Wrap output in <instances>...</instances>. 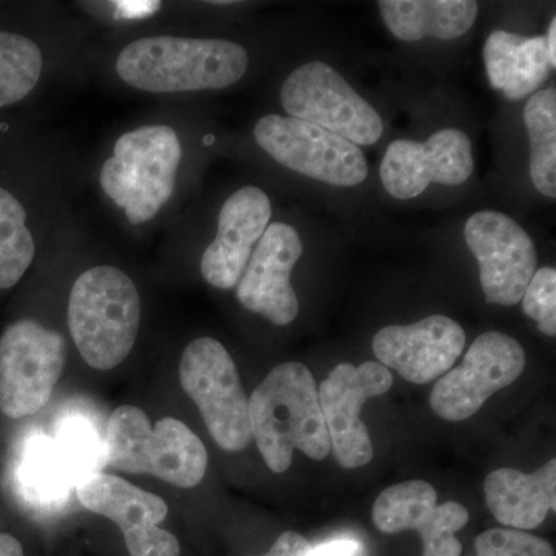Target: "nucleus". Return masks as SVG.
Here are the masks:
<instances>
[{"mask_svg":"<svg viewBox=\"0 0 556 556\" xmlns=\"http://www.w3.org/2000/svg\"><path fill=\"white\" fill-rule=\"evenodd\" d=\"M252 439L274 473H285L295 450L314 460L331 452L313 372L299 362L270 369L249 399Z\"/></svg>","mask_w":556,"mask_h":556,"instance_id":"obj_1","label":"nucleus"},{"mask_svg":"<svg viewBox=\"0 0 556 556\" xmlns=\"http://www.w3.org/2000/svg\"><path fill=\"white\" fill-rule=\"evenodd\" d=\"M248 65V51L230 40L153 36L121 51L116 72L134 89L181 93L226 89L243 78Z\"/></svg>","mask_w":556,"mask_h":556,"instance_id":"obj_2","label":"nucleus"},{"mask_svg":"<svg viewBox=\"0 0 556 556\" xmlns=\"http://www.w3.org/2000/svg\"><path fill=\"white\" fill-rule=\"evenodd\" d=\"M207 460L201 439L175 417H163L152 426L134 405H123L109 417L102 442L104 467L192 489L203 481Z\"/></svg>","mask_w":556,"mask_h":556,"instance_id":"obj_3","label":"nucleus"},{"mask_svg":"<svg viewBox=\"0 0 556 556\" xmlns=\"http://www.w3.org/2000/svg\"><path fill=\"white\" fill-rule=\"evenodd\" d=\"M141 299L134 280L115 266H97L70 292L68 328L80 356L94 369L126 361L137 342Z\"/></svg>","mask_w":556,"mask_h":556,"instance_id":"obj_4","label":"nucleus"},{"mask_svg":"<svg viewBox=\"0 0 556 556\" xmlns=\"http://www.w3.org/2000/svg\"><path fill=\"white\" fill-rule=\"evenodd\" d=\"M182 149L169 126H144L116 141L101 170V186L131 225L150 222L174 195Z\"/></svg>","mask_w":556,"mask_h":556,"instance_id":"obj_5","label":"nucleus"},{"mask_svg":"<svg viewBox=\"0 0 556 556\" xmlns=\"http://www.w3.org/2000/svg\"><path fill=\"white\" fill-rule=\"evenodd\" d=\"M179 382L219 448L237 453L248 447L252 441L249 399L236 362L218 340L201 338L189 343L179 361Z\"/></svg>","mask_w":556,"mask_h":556,"instance_id":"obj_6","label":"nucleus"},{"mask_svg":"<svg viewBox=\"0 0 556 556\" xmlns=\"http://www.w3.org/2000/svg\"><path fill=\"white\" fill-rule=\"evenodd\" d=\"M67 362L61 332L21 318L0 336V412L11 419L33 416L51 399Z\"/></svg>","mask_w":556,"mask_h":556,"instance_id":"obj_7","label":"nucleus"},{"mask_svg":"<svg viewBox=\"0 0 556 556\" xmlns=\"http://www.w3.org/2000/svg\"><path fill=\"white\" fill-rule=\"evenodd\" d=\"M280 100L292 118L308 121L353 144L371 146L382 138L378 110L325 62L295 68L281 86Z\"/></svg>","mask_w":556,"mask_h":556,"instance_id":"obj_8","label":"nucleus"},{"mask_svg":"<svg viewBox=\"0 0 556 556\" xmlns=\"http://www.w3.org/2000/svg\"><path fill=\"white\" fill-rule=\"evenodd\" d=\"M254 137L281 166L338 188H354L368 177L358 146L292 116L268 115L255 124Z\"/></svg>","mask_w":556,"mask_h":556,"instance_id":"obj_9","label":"nucleus"},{"mask_svg":"<svg viewBox=\"0 0 556 556\" xmlns=\"http://www.w3.org/2000/svg\"><path fill=\"white\" fill-rule=\"evenodd\" d=\"M526 368L525 348L500 331L479 336L468 348L463 364L442 376L433 388L434 415L460 422L477 415L493 394L515 382Z\"/></svg>","mask_w":556,"mask_h":556,"instance_id":"obj_10","label":"nucleus"},{"mask_svg":"<svg viewBox=\"0 0 556 556\" xmlns=\"http://www.w3.org/2000/svg\"><path fill=\"white\" fill-rule=\"evenodd\" d=\"M464 237L477 258L486 302L518 305L538 266L535 243L526 229L506 214L482 211L467 219Z\"/></svg>","mask_w":556,"mask_h":556,"instance_id":"obj_11","label":"nucleus"},{"mask_svg":"<svg viewBox=\"0 0 556 556\" xmlns=\"http://www.w3.org/2000/svg\"><path fill=\"white\" fill-rule=\"evenodd\" d=\"M393 386L390 369L379 362L354 367L340 364L318 387V402L327 424L329 444L340 466H367L375 456L361 409L371 397L382 396Z\"/></svg>","mask_w":556,"mask_h":556,"instance_id":"obj_12","label":"nucleus"},{"mask_svg":"<svg viewBox=\"0 0 556 556\" xmlns=\"http://www.w3.org/2000/svg\"><path fill=\"white\" fill-rule=\"evenodd\" d=\"M87 510L115 522L130 556H179V541L160 525L167 518L166 501L115 475L93 473L76 485Z\"/></svg>","mask_w":556,"mask_h":556,"instance_id":"obj_13","label":"nucleus"},{"mask_svg":"<svg viewBox=\"0 0 556 556\" xmlns=\"http://www.w3.org/2000/svg\"><path fill=\"white\" fill-rule=\"evenodd\" d=\"M475 169L473 146L459 129L434 131L427 141L397 139L380 164L383 188L396 200H412L428 186H459Z\"/></svg>","mask_w":556,"mask_h":556,"instance_id":"obj_14","label":"nucleus"},{"mask_svg":"<svg viewBox=\"0 0 556 556\" xmlns=\"http://www.w3.org/2000/svg\"><path fill=\"white\" fill-rule=\"evenodd\" d=\"M468 510L448 501L438 504L434 486L420 479L388 486L372 507V522L380 532H413L422 538L424 556H460L463 544L455 533L467 526Z\"/></svg>","mask_w":556,"mask_h":556,"instance_id":"obj_15","label":"nucleus"},{"mask_svg":"<svg viewBox=\"0 0 556 556\" xmlns=\"http://www.w3.org/2000/svg\"><path fill=\"white\" fill-rule=\"evenodd\" d=\"M302 254L298 230L285 223L269 225L237 283L241 306L277 327L292 324L299 316L300 305L291 274Z\"/></svg>","mask_w":556,"mask_h":556,"instance_id":"obj_16","label":"nucleus"},{"mask_svg":"<svg viewBox=\"0 0 556 556\" xmlns=\"http://www.w3.org/2000/svg\"><path fill=\"white\" fill-rule=\"evenodd\" d=\"M464 346V328L453 318L439 314L413 325L382 328L372 339L379 364L417 386L447 375Z\"/></svg>","mask_w":556,"mask_h":556,"instance_id":"obj_17","label":"nucleus"},{"mask_svg":"<svg viewBox=\"0 0 556 556\" xmlns=\"http://www.w3.org/2000/svg\"><path fill=\"white\" fill-rule=\"evenodd\" d=\"M270 214L269 197L255 186L237 190L226 200L217 237L201 258V274L208 285L225 291L237 287L255 244L268 229Z\"/></svg>","mask_w":556,"mask_h":556,"instance_id":"obj_18","label":"nucleus"},{"mask_svg":"<svg viewBox=\"0 0 556 556\" xmlns=\"http://www.w3.org/2000/svg\"><path fill=\"white\" fill-rule=\"evenodd\" d=\"M486 506L497 522L515 530L536 529L556 511V460L535 473L497 468L485 478Z\"/></svg>","mask_w":556,"mask_h":556,"instance_id":"obj_19","label":"nucleus"},{"mask_svg":"<svg viewBox=\"0 0 556 556\" xmlns=\"http://www.w3.org/2000/svg\"><path fill=\"white\" fill-rule=\"evenodd\" d=\"M490 86L510 101L536 93L551 75L546 36L493 31L484 46Z\"/></svg>","mask_w":556,"mask_h":556,"instance_id":"obj_20","label":"nucleus"},{"mask_svg":"<svg viewBox=\"0 0 556 556\" xmlns=\"http://www.w3.org/2000/svg\"><path fill=\"white\" fill-rule=\"evenodd\" d=\"M380 16L399 40H455L466 35L478 17L471 0H380Z\"/></svg>","mask_w":556,"mask_h":556,"instance_id":"obj_21","label":"nucleus"},{"mask_svg":"<svg viewBox=\"0 0 556 556\" xmlns=\"http://www.w3.org/2000/svg\"><path fill=\"white\" fill-rule=\"evenodd\" d=\"M525 124L530 139V177L538 192L556 197V93L536 91L525 108Z\"/></svg>","mask_w":556,"mask_h":556,"instance_id":"obj_22","label":"nucleus"},{"mask_svg":"<svg viewBox=\"0 0 556 556\" xmlns=\"http://www.w3.org/2000/svg\"><path fill=\"white\" fill-rule=\"evenodd\" d=\"M21 484L38 501H54L67 495L79 479L58 442L50 438L33 439L22 457Z\"/></svg>","mask_w":556,"mask_h":556,"instance_id":"obj_23","label":"nucleus"},{"mask_svg":"<svg viewBox=\"0 0 556 556\" xmlns=\"http://www.w3.org/2000/svg\"><path fill=\"white\" fill-rule=\"evenodd\" d=\"M36 247L27 228V211L0 188V289L13 288L35 260Z\"/></svg>","mask_w":556,"mask_h":556,"instance_id":"obj_24","label":"nucleus"},{"mask_svg":"<svg viewBox=\"0 0 556 556\" xmlns=\"http://www.w3.org/2000/svg\"><path fill=\"white\" fill-rule=\"evenodd\" d=\"M42 64L38 43L17 33L0 30V109L17 104L35 90Z\"/></svg>","mask_w":556,"mask_h":556,"instance_id":"obj_25","label":"nucleus"},{"mask_svg":"<svg viewBox=\"0 0 556 556\" xmlns=\"http://www.w3.org/2000/svg\"><path fill=\"white\" fill-rule=\"evenodd\" d=\"M54 441L67 456L79 481L98 473V468L102 466V444L89 424L83 419H70L60 428Z\"/></svg>","mask_w":556,"mask_h":556,"instance_id":"obj_26","label":"nucleus"},{"mask_svg":"<svg viewBox=\"0 0 556 556\" xmlns=\"http://www.w3.org/2000/svg\"><path fill=\"white\" fill-rule=\"evenodd\" d=\"M475 552L473 556H555L548 541L515 529L485 530L475 540Z\"/></svg>","mask_w":556,"mask_h":556,"instance_id":"obj_27","label":"nucleus"},{"mask_svg":"<svg viewBox=\"0 0 556 556\" xmlns=\"http://www.w3.org/2000/svg\"><path fill=\"white\" fill-rule=\"evenodd\" d=\"M522 311L535 320L548 338L556 336V269L544 266L535 270L522 295Z\"/></svg>","mask_w":556,"mask_h":556,"instance_id":"obj_28","label":"nucleus"},{"mask_svg":"<svg viewBox=\"0 0 556 556\" xmlns=\"http://www.w3.org/2000/svg\"><path fill=\"white\" fill-rule=\"evenodd\" d=\"M311 551H313V546L305 536L288 530V532L281 533L269 552L262 556H311Z\"/></svg>","mask_w":556,"mask_h":556,"instance_id":"obj_29","label":"nucleus"},{"mask_svg":"<svg viewBox=\"0 0 556 556\" xmlns=\"http://www.w3.org/2000/svg\"><path fill=\"white\" fill-rule=\"evenodd\" d=\"M311 556H364V547L356 540L340 538L313 547Z\"/></svg>","mask_w":556,"mask_h":556,"instance_id":"obj_30","label":"nucleus"},{"mask_svg":"<svg viewBox=\"0 0 556 556\" xmlns=\"http://www.w3.org/2000/svg\"><path fill=\"white\" fill-rule=\"evenodd\" d=\"M0 556H24L21 541L9 533H0Z\"/></svg>","mask_w":556,"mask_h":556,"instance_id":"obj_31","label":"nucleus"},{"mask_svg":"<svg viewBox=\"0 0 556 556\" xmlns=\"http://www.w3.org/2000/svg\"><path fill=\"white\" fill-rule=\"evenodd\" d=\"M546 46H547V54H548V64H551V68L555 70L556 67V20H552L551 25H548L547 36H546Z\"/></svg>","mask_w":556,"mask_h":556,"instance_id":"obj_32","label":"nucleus"}]
</instances>
